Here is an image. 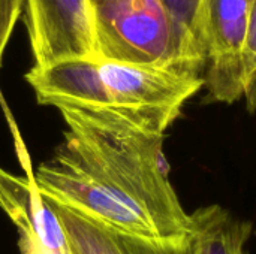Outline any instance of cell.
Masks as SVG:
<instances>
[{
  "mask_svg": "<svg viewBox=\"0 0 256 254\" xmlns=\"http://www.w3.org/2000/svg\"><path fill=\"white\" fill-rule=\"evenodd\" d=\"M192 216V254H244L252 226L220 205L198 208Z\"/></svg>",
  "mask_w": 256,
  "mask_h": 254,
  "instance_id": "ba28073f",
  "label": "cell"
},
{
  "mask_svg": "<svg viewBox=\"0 0 256 254\" xmlns=\"http://www.w3.org/2000/svg\"><path fill=\"white\" fill-rule=\"evenodd\" d=\"M63 141L34 175L42 198L126 237L183 243L192 216L164 160V136L100 111H58Z\"/></svg>",
  "mask_w": 256,
  "mask_h": 254,
  "instance_id": "6da1fadb",
  "label": "cell"
},
{
  "mask_svg": "<svg viewBox=\"0 0 256 254\" xmlns=\"http://www.w3.org/2000/svg\"><path fill=\"white\" fill-rule=\"evenodd\" d=\"M92 7L98 60L204 76L202 45L160 0H92Z\"/></svg>",
  "mask_w": 256,
  "mask_h": 254,
  "instance_id": "3957f363",
  "label": "cell"
},
{
  "mask_svg": "<svg viewBox=\"0 0 256 254\" xmlns=\"http://www.w3.org/2000/svg\"><path fill=\"white\" fill-rule=\"evenodd\" d=\"M14 129L15 145L20 162L26 168V177H18L0 166V208L16 226L18 234L36 237L54 254H70L64 229L52 211L51 205L42 198L34 183V175L20 132L12 123L10 114H6Z\"/></svg>",
  "mask_w": 256,
  "mask_h": 254,
  "instance_id": "8992f818",
  "label": "cell"
},
{
  "mask_svg": "<svg viewBox=\"0 0 256 254\" xmlns=\"http://www.w3.org/2000/svg\"><path fill=\"white\" fill-rule=\"evenodd\" d=\"M24 79L42 106L112 112L158 136H165L184 103L204 88L201 75L87 58L30 67Z\"/></svg>",
  "mask_w": 256,
  "mask_h": 254,
  "instance_id": "7a4b0ae2",
  "label": "cell"
},
{
  "mask_svg": "<svg viewBox=\"0 0 256 254\" xmlns=\"http://www.w3.org/2000/svg\"><path fill=\"white\" fill-rule=\"evenodd\" d=\"M244 61V96L248 109L254 112L256 109V0L252 7L249 27L243 49Z\"/></svg>",
  "mask_w": 256,
  "mask_h": 254,
  "instance_id": "30bf717a",
  "label": "cell"
},
{
  "mask_svg": "<svg viewBox=\"0 0 256 254\" xmlns=\"http://www.w3.org/2000/svg\"><path fill=\"white\" fill-rule=\"evenodd\" d=\"M22 9H24V0H0V66L3 61L4 49L10 40L15 24L21 16ZM0 102L6 109L8 106L2 99V93H0Z\"/></svg>",
  "mask_w": 256,
  "mask_h": 254,
  "instance_id": "8fae6325",
  "label": "cell"
},
{
  "mask_svg": "<svg viewBox=\"0 0 256 254\" xmlns=\"http://www.w3.org/2000/svg\"><path fill=\"white\" fill-rule=\"evenodd\" d=\"M50 205L64 229L70 254H192L190 238L183 243H153L132 238L58 205Z\"/></svg>",
  "mask_w": 256,
  "mask_h": 254,
  "instance_id": "52a82bcc",
  "label": "cell"
},
{
  "mask_svg": "<svg viewBox=\"0 0 256 254\" xmlns=\"http://www.w3.org/2000/svg\"><path fill=\"white\" fill-rule=\"evenodd\" d=\"M18 250L20 254H54L50 252L36 237L30 234H18Z\"/></svg>",
  "mask_w": 256,
  "mask_h": 254,
  "instance_id": "7c38bea8",
  "label": "cell"
},
{
  "mask_svg": "<svg viewBox=\"0 0 256 254\" xmlns=\"http://www.w3.org/2000/svg\"><path fill=\"white\" fill-rule=\"evenodd\" d=\"M32 67L98 60L92 0H24Z\"/></svg>",
  "mask_w": 256,
  "mask_h": 254,
  "instance_id": "5b68a950",
  "label": "cell"
},
{
  "mask_svg": "<svg viewBox=\"0 0 256 254\" xmlns=\"http://www.w3.org/2000/svg\"><path fill=\"white\" fill-rule=\"evenodd\" d=\"M160 1L171 12V15L195 36V39L204 48V3L206 0H160Z\"/></svg>",
  "mask_w": 256,
  "mask_h": 254,
  "instance_id": "9c48e42d",
  "label": "cell"
},
{
  "mask_svg": "<svg viewBox=\"0 0 256 254\" xmlns=\"http://www.w3.org/2000/svg\"><path fill=\"white\" fill-rule=\"evenodd\" d=\"M255 0H206L204 87L210 102L234 103L244 96L243 49Z\"/></svg>",
  "mask_w": 256,
  "mask_h": 254,
  "instance_id": "277c9868",
  "label": "cell"
}]
</instances>
